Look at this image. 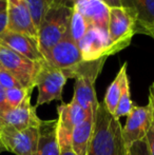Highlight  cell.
I'll return each instance as SVG.
<instances>
[{
  "label": "cell",
  "mask_w": 154,
  "mask_h": 155,
  "mask_svg": "<svg viewBox=\"0 0 154 155\" xmlns=\"http://www.w3.org/2000/svg\"><path fill=\"white\" fill-rule=\"evenodd\" d=\"M88 155H129L119 119L106 109L103 102H99L94 115Z\"/></svg>",
  "instance_id": "cell-1"
},
{
  "label": "cell",
  "mask_w": 154,
  "mask_h": 155,
  "mask_svg": "<svg viewBox=\"0 0 154 155\" xmlns=\"http://www.w3.org/2000/svg\"><path fill=\"white\" fill-rule=\"evenodd\" d=\"M72 8H49L37 28L38 47L42 56L69 33Z\"/></svg>",
  "instance_id": "cell-2"
},
{
  "label": "cell",
  "mask_w": 154,
  "mask_h": 155,
  "mask_svg": "<svg viewBox=\"0 0 154 155\" xmlns=\"http://www.w3.org/2000/svg\"><path fill=\"white\" fill-rule=\"evenodd\" d=\"M108 34L110 38V56L129 47L136 34V17L133 11L123 6L110 8Z\"/></svg>",
  "instance_id": "cell-3"
},
{
  "label": "cell",
  "mask_w": 154,
  "mask_h": 155,
  "mask_svg": "<svg viewBox=\"0 0 154 155\" xmlns=\"http://www.w3.org/2000/svg\"><path fill=\"white\" fill-rule=\"evenodd\" d=\"M41 63L42 61H33L8 48L0 45V70H5L12 74L23 88L30 90L35 88V79Z\"/></svg>",
  "instance_id": "cell-4"
},
{
  "label": "cell",
  "mask_w": 154,
  "mask_h": 155,
  "mask_svg": "<svg viewBox=\"0 0 154 155\" xmlns=\"http://www.w3.org/2000/svg\"><path fill=\"white\" fill-rule=\"evenodd\" d=\"M67 76L61 70L55 69L44 62L41 63L35 79V87L38 90V97L35 107L50 104L54 100H62V91L67 84Z\"/></svg>",
  "instance_id": "cell-5"
},
{
  "label": "cell",
  "mask_w": 154,
  "mask_h": 155,
  "mask_svg": "<svg viewBox=\"0 0 154 155\" xmlns=\"http://www.w3.org/2000/svg\"><path fill=\"white\" fill-rule=\"evenodd\" d=\"M43 60L50 67L61 70L66 76L84 61L78 45L71 38L69 33L43 55Z\"/></svg>",
  "instance_id": "cell-6"
},
{
  "label": "cell",
  "mask_w": 154,
  "mask_h": 155,
  "mask_svg": "<svg viewBox=\"0 0 154 155\" xmlns=\"http://www.w3.org/2000/svg\"><path fill=\"white\" fill-rule=\"evenodd\" d=\"M39 139V127L25 130L0 129V143L5 151L15 155H35Z\"/></svg>",
  "instance_id": "cell-7"
},
{
  "label": "cell",
  "mask_w": 154,
  "mask_h": 155,
  "mask_svg": "<svg viewBox=\"0 0 154 155\" xmlns=\"http://www.w3.org/2000/svg\"><path fill=\"white\" fill-rule=\"evenodd\" d=\"M152 124L153 113L151 107L149 104L144 107L134 104L123 127V137L126 148L130 150L135 143L146 139V135Z\"/></svg>",
  "instance_id": "cell-8"
},
{
  "label": "cell",
  "mask_w": 154,
  "mask_h": 155,
  "mask_svg": "<svg viewBox=\"0 0 154 155\" xmlns=\"http://www.w3.org/2000/svg\"><path fill=\"white\" fill-rule=\"evenodd\" d=\"M57 113V135L59 147L60 150L68 149L71 148L73 130L90 114H88L73 98L68 104L58 106Z\"/></svg>",
  "instance_id": "cell-9"
},
{
  "label": "cell",
  "mask_w": 154,
  "mask_h": 155,
  "mask_svg": "<svg viewBox=\"0 0 154 155\" xmlns=\"http://www.w3.org/2000/svg\"><path fill=\"white\" fill-rule=\"evenodd\" d=\"M36 107L31 104V95L16 108L8 109L0 114V129L8 128L14 130H25L28 128L39 127L41 119L36 112Z\"/></svg>",
  "instance_id": "cell-10"
},
{
  "label": "cell",
  "mask_w": 154,
  "mask_h": 155,
  "mask_svg": "<svg viewBox=\"0 0 154 155\" xmlns=\"http://www.w3.org/2000/svg\"><path fill=\"white\" fill-rule=\"evenodd\" d=\"M78 48L84 61H93L110 56V38L108 31L89 28L84 38L78 43Z\"/></svg>",
  "instance_id": "cell-11"
},
{
  "label": "cell",
  "mask_w": 154,
  "mask_h": 155,
  "mask_svg": "<svg viewBox=\"0 0 154 155\" xmlns=\"http://www.w3.org/2000/svg\"><path fill=\"white\" fill-rule=\"evenodd\" d=\"M0 45H3L33 61H43L36 37L6 30L0 35Z\"/></svg>",
  "instance_id": "cell-12"
},
{
  "label": "cell",
  "mask_w": 154,
  "mask_h": 155,
  "mask_svg": "<svg viewBox=\"0 0 154 155\" xmlns=\"http://www.w3.org/2000/svg\"><path fill=\"white\" fill-rule=\"evenodd\" d=\"M8 31L22 33L37 38V29L23 0H6Z\"/></svg>",
  "instance_id": "cell-13"
},
{
  "label": "cell",
  "mask_w": 154,
  "mask_h": 155,
  "mask_svg": "<svg viewBox=\"0 0 154 155\" xmlns=\"http://www.w3.org/2000/svg\"><path fill=\"white\" fill-rule=\"evenodd\" d=\"M73 8L82 15L89 28L108 31L110 8L103 0H72Z\"/></svg>",
  "instance_id": "cell-14"
},
{
  "label": "cell",
  "mask_w": 154,
  "mask_h": 155,
  "mask_svg": "<svg viewBox=\"0 0 154 155\" xmlns=\"http://www.w3.org/2000/svg\"><path fill=\"white\" fill-rule=\"evenodd\" d=\"M120 5L134 12L136 33L148 36L154 33V0H120Z\"/></svg>",
  "instance_id": "cell-15"
},
{
  "label": "cell",
  "mask_w": 154,
  "mask_h": 155,
  "mask_svg": "<svg viewBox=\"0 0 154 155\" xmlns=\"http://www.w3.org/2000/svg\"><path fill=\"white\" fill-rule=\"evenodd\" d=\"M35 155H60L57 135V119L41 121L39 126V139Z\"/></svg>",
  "instance_id": "cell-16"
},
{
  "label": "cell",
  "mask_w": 154,
  "mask_h": 155,
  "mask_svg": "<svg viewBox=\"0 0 154 155\" xmlns=\"http://www.w3.org/2000/svg\"><path fill=\"white\" fill-rule=\"evenodd\" d=\"M94 115L90 114L87 116L82 123L77 124L73 130L71 138V149L75 155H88L89 146L93 132Z\"/></svg>",
  "instance_id": "cell-17"
},
{
  "label": "cell",
  "mask_w": 154,
  "mask_h": 155,
  "mask_svg": "<svg viewBox=\"0 0 154 155\" xmlns=\"http://www.w3.org/2000/svg\"><path fill=\"white\" fill-rule=\"evenodd\" d=\"M127 68V62H125L121 65L118 73L116 74L115 78L113 79V81L108 87L105 98H103V104H105L106 109L111 114H114V112H115L117 104H118V100L120 98L121 92H123V84H125L126 79L128 78Z\"/></svg>",
  "instance_id": "cell-18"
},
{
  "label": "cell",
  "mask_w": 154,
  "mask_h": 155,
  "mask_svg": "<svg viewBox=\"0 0 154 155\" xmlns=\"http://www.w3.org/2000/svg\"><path fill=\"white\" fill-rule=\"evenodd\" d=\"M88 29L89 25L87 23L86 19L82 17V15L78 11L75 10L74 8H72L70 25H69V34H70L71 38L78 45L80 42V40L84 38V35H86Z\"/></svg>",
  "instance_id": "cell-19"
},
{
  "label": "cell",
  "mask_w": 154,
  "mask_h": 155,
  "mask_svg": "<svg viewBox=\"0 0 154 155\" xmlns=\"http://www.w3.org/2000/svg\"><path fill=\"white\" fill-rule=\"evenodd\" d=\"M134 104L131 99V92H130V81L129 77L126 79L125 84H123V92H121L120 98L118 100V104L114 112V116L116 118H120L123 116H128L129 113L131 112L132 108H133Z\"/></svg>",
  "instance_id": "cell-20"
},
{
  "label": "cell",
  "mask_w": 154,
  "mask_h": 155,
  "mask_svg": "<svg viewBox=\"0 0 154 155\" xmlns=\"http://www.w3.org/2000/svg\"><path fill=\"white\" fill-rule=\"evenodd\" d=\"M32 91L30 89H25L23 87H19V88H13L5 90V99L6 104H8V108H16L18 107L23 100L27 98V96L31 95Z\"/></svg>",
  "instance_id": "cell-21"
},
{
  "label": "cell",
  "mask_w": 154,
  "mask_h": 155,
  "mask_svg": "<svg viewBox=\"0 0 154 155\" xmlns=\"http://www.w3.org/2000/svg\"><path fill=\"white\" fill-rule=\"evenodd\" d=\"M23 1L27 4L28 8H29L30 13H31L34 25H35L36 29H37L41 19H42L43 15L47 12L49 6L45 3L44 0H23Z\"/></svg>",
  "instance_id": "cell-22"
},
{
  "label": "cell",
  "mask_w": 154,
  "mask_h": 155,
  "mask_svg": "<svg viewBox=\"0 0 154 155\" xmlns=\"http://www.w3.org/2000/svg\"><path fill=\"white\" fill-rule=\"evenodd\" d=\"M0 84L3 87L4 90H8V89L13 88H19L22 87L19 81L5 70H0Z\"/></svg>",
  "instance_id": "cell-23"
},
{
  "label": "cell",
  "mask_w": 154,
  "mask_h": 155,
  "mask_svg": "<svg viewBox=\"0 0 154 155\" xmlns=\"http://www.w3.org/2000/svg\"><path fill=\"white\" fill-rule=\"evenodd\" d=\"M130 155H150L146 139L135 143L129 150Z\"/></svg>",
  "instance_id": "cell-24"
},
{
  "label": "cell",
  "mask_w": 154,
  "mask_h": 155,
  "mask_svg": "<svg viewBox=\"0 0 154 155\" xmlns=\"http://www.w3.org/2000/svg\"><path fill=\"white\" fill-rule=\"evenodd\" d=\"M146 141L147 145H148L150 155H154V121L152 126H151L150 130H149V132L146 135Z\"/></svg>",
  "instance_id": "cell-25"
},
{
  "label": "cell",
  "mask_w": 154,
  "mask_h": 155,
  "mask_svg": "<svg viewBox=\"0 0 154 155\" xmlns=\"http://www.w3.org/2000/svg\"><path fill=\"white\" fill-rule=\"evenodd\" d=\"M49 8H57V6H70L73 8L72 0H44Z\"/></svg>",
  "instance_id": "cell-26"
},
{
  "label": "cell",
  "mask_w": 154,
  "mask_h": 155,
  "mask_svg": "<svg viewBox=\"0 0 154 155\" xmlns=\"http://www.w3.org/2000/svg\"><path fill=\"white\" fill-rule=\"evenodd\" d=\"M8 106L6 104L5 99V90L3 89V87L0 84V114L4 113L5 111L8 110Z\"/></svg>",
  "instance_id": "cell-27"
},
{
  "label": "cell",
  "mask_w": 154,
  "mask_h": 155,
  "mask_svg": "<svg viewBox=\"0 0 154 155\" xmlns=\"http://www.w3.org/2000/svg\"><path fill=\"white\" fill-rule=\"evenodd\" d=\"M8 30V13L6 11L0 12V35Z\"/></svg>",
  "instance_id": "cell-28"
},
{
  "label": "cell",
  "mask_w": 154,
  "mask_h": 155,
  "mask_svg": "<svg viewBox=\"0 0 154 155\" xmlns=\"http://www.w3.org/2000/svg\"><path fill=\"white\" fill-rule=\"evenodd\" d=\"M148 104L151 107V109H152L153 121H154V82L150 86V88H149V102H148Z\"/></svg>",
  "instance_id": "cell-29"
},
{
  "label": "cell",
  "mask_w": 154,
  "mask_h": 155,
  "mask_svg": "<svg viewBox=\"0 0 154 155\" xmlns=\"http://www.w3.org/2000/svg\"><path fill=\"white\" fill-rule=\"evenodd\" d=\"M109 5V8H117L120 5V0H103Z\"/></svg>",
  "instance_id": "cell-30"
},
{
  "label": "cell",
  "mask_w": 154,
  "mask_h": 155,
  "mask_svg": "<svg viewBox=\"0 0 154 155\" xmlns=\"http://www.w3.org/2000/svg\"><path fill=\"white\" fill-rule=\"evenodd\" d=\"M60 155H75V154L71 148H68V149L60 150Z\"/></svg>",
  "instance_id": "cell-31"
},
{
  "label": "cell",
  "mask_w": 154,
  "mask_h": 155,
  "mask_svg": "<svg viewBox=\"0 0 154 155\" xmlns=\"http://www.w3.org/2000/svg\"><path fill=\"white\" fill-rule=\"evenodd\" d=\"M6 8H8V2H6V0H0V12L6 11Z\"/></svg>",
  "instance_id": "cell-32"
},
{
  "label": "cell",
  "mask_w": 154,
  "mask_h": 155,
  "mask_svg": "<svg viewBox=\"0 0 154 155\" xmlns=\"http://www.w3.org/2000/svg\"><path fill=\"white\" fill-rule=\"evenodd\" d=\"M3 151H5V149H4V147H3V146H2V143H0V154H1Z\"/></svg>",
  "instance_id": "cell-33"
},
{
  "label": "cell",
  "mask_w": 154,
  "mask_h": 155,
  "mask_svg": "<svg viewBox=\"0 0 154 155\" xmlns=\"http://www.w3.org/2000/svg\"><path fill=\"white\" fill-rule=\"evenodd\" d=\"M150 37H152V38L154 39V33H152V34L150 35Z\"/></svg>",
  "instance_id": "cell-34"
},
{
  "label": "cell",
  "mask_w": 154,
  "mask_h": 155,
  "mask_svg": "<svg viewBox=\"0 0 154 155\" xmlns=\"http://www.w3.org/2000/svg\"><path fill=\"white\" fill-rule=\"evenodd\" d=\"M129 155H130V152H129Z\"/></svg>",
  "instance_id": "cell-35"
}]
</instances>
